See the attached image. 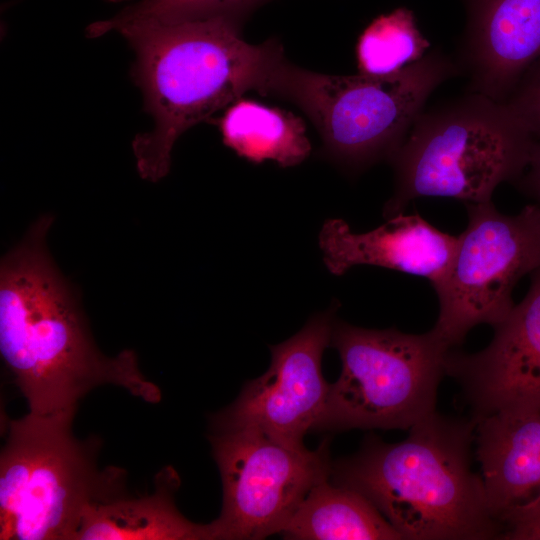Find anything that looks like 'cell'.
Listing matches in <instances>:
<instances>
[{
  "label": "cell",
  "instance_id": "2e32d148",
  "mask_svg": "<svg viewBox=\"0 0 540 540\" xmlns=\"http://www.w3.org/2000/svg\"><path fill=\"white\" fill-rule=\"evenodd\" d=\"M281 534L294 540H403L367 498L330 479L311 489Z\"/></svg>",
  "mask_w": 540,
  "mask_h": 540
},
{
  "label": "cell",
  "instance_id": "603a6c76",
  "mask_svg": "<svg viewBox=\"0 0 540 540\" xmlns=\"http://www.w3.org/2000/svg\"><path fill=\"white\" fill-rule=\"evenodd\" d=\"M110 2H122V1H130V0H109Z\"/></svg>",
  "mask_w": 540,
  "mask_h": 540
},
{
  "label": "cell",
  "instance_id": "277c9868",
  "mask_svg": "<svg viewBox=\"0 0 540 540\" xmlns=\"http://www.w3.org/2000/svg\"><path fill=\"white\" fill-rule=\"evenodd\" d=\"M535 143L506 103L481 94L466 92L424 108L390 160L394 192L384 217L403 213L420 197L490 201L499 184L522 175Z\"/></svg>",
  "mask_w": 540,
  "mask_h": 540
},
{
  "label": "cell",
  "instance_id": "4fadbf2b",
  "mask_svg": "<svg viewBox=\"0 0 540 540\" xmlns=\"http://www.w3.org/2000/svg\"><path fill=\"white\" fill-rule=\"evenodd\" d=\"M318 240L324 264L334 275L372 265L426 278L433 287L448 270L457 244V236L418 214L403 213L365 233L353 232L343 219H329Z\"/></svg>",
  "mask_w": 540,
  "mask_h": 540
},
{
  "label": "cell",
  "instance_id": "30bf717a",
  "mask_svg": "<svg viewBox=\"0 0 540 540\" xmlns=\"http://www.w3.org/2000/svg\"><path fill=\"white\" fill-rule=\"evenodd\" d=\"M336 307L315 314L286 341L271 345L267 371L248 381L237 399L212 417L213 432L254 429L291 447L303 438L324 411L330 384L321 361L330 345Z\"/></svg>",
  "mask_w": 540,
  "mask_h": 540
},
{
  "label": "cell",
  "instance_id": "5bb4252c",
  "mask_svg": "<svg viewBox=\"0 0 540 540\" xmlns=\"http://www.w3.org/2000/svg\"><path fill=\"white\" fill-rule=\"evenodd\" d=\"M475 422V455L487 503L501 524L540 487V411L497 412Z\"/></svg>",
  "mask_w": 540,
  "mask_h": 540
},
{
  "label": "cell",
  "instance_id": "5b68a950",
  "mask_svg": "<svg viewBox=\"0 0 540 540\" xmlns=\"http://www.w3.org/2000/svg\"><path fill=\"white\" fill-rule=\"evenodd\" d=\"M457 75L454 58L439 50L387 76L323 74L296 66L282 55L264 94L298 105L318 130L327 156L358 172L390 161L432 92Z\"/></svg>",
  "mask_w": 540,
  "mask_h": 540
},
{
  "label": "cell",
  "instance_id": "8fae6325",
  "mask_svg": "<svg viewBox=\"0 0 540 540\" xmlns=\"http://www.w3.org/2000/svg\"><path fill=\"white\" fill-rule=\"evenodd\" d=\"M490 343L475 353L450 349L445 376L461 388L470 417L540 411V267L524 299L495 325Z\"/></svg>",
  "mask_w": 540,
  "mask_h": 540
},
{
  "label": "cell",
  "instance_id": "9a60e30c",
  "mask_svg": "<svg viewBox=\"0 0 540 540\" xmlns=\"http://www.w3.org/2000/svg\"><path fill=\"white\" fill-rule=\"evenodd\" d=\"M179 486L177 472L167 466L157 474L152 494H124L89 506L76 540H215L211 523H194L177 509Z\"/></svg>",
  "mask_w": 540,
  "mask_h": 540
},
{
  "label": "cell",
  "instance_id": "ac0fdd59",
  "mask_svg": "<svg viewBox=\"0 0 540 540\" xmlns=\"http://www.w3.org/2000/svg\"><path fill=\"white\" fill-rule=\"evenodd\" d=\"M430 42L407 8L381 15L360 35L356 46L358 73L387 76L422 59Z\"/></svg>",
  "mask_w": 540,
  "mask_h": 540
},
{
  "label": "cell",
  "instance_id": "6da1fadb",
  "mask_svg": "<svg viewBox=\"0 0 540 540\" xmlns=\"http://www.w3.org/2000/svg\"><path fill=\"white\" fill-rule=\"evenodd\" d=\"M53 218L41 216L0 267V352L36 415H75L79 400L115 385L147 402L161 393L137 357H114L95 346L85 320L46 248Z\"/></svg>",
  "mask_w": 540,
  "mask_h": 540
},
{
  "label": "cell",
  "instance_id": "7402d4cb",
  "mask_svg": "<svg viewBox=\"0 0 540 540\" xmlns=\"http://www.w3.org/2000/svg\"><path fill=\"white\" fill-rule=\"evenodd\" d=\"M516 182L540 206V141L536 140L528 166Z\"/></svg>",
  "mask_w": 540,
  "mask_h": 540
},
{
  "label": "cell",
  "instance_id": "e0dca14e",
  "mask_svg": "<svg viewBox=\"0 0 540 540\" xmlns=\"http://www.w3.org/2000/svg\"><path fill=\"white\" fill-rule=\"evenodd\" d=\"M224 144L254 163L281 167L303 162L311 151L304 122L290 112L239 99L218 120Z\"/></svg>",
  "mask_w": 540,
  "mask_h": 540
},
{
  "label": "cell",
  "instance_id": "7a4b0ae2",
  "mask_svg": "<svg viewBox=\"0 0 540 540\" xmlns=\"http://www.w3.org/2000/svg\"><path fill=\"white\" fill-rule=\"evenodd\" d=\"M114 31L135 52L132 75L153 118L152 129L132 141L138 173L151 182L168 174L173 146L186 130L249 90L264 94L284 54L276 41L248 43L239 23L223 17L174 24L137 21Z\"/></svg>",
  "mask_w": 540,
  "mask_h": 540
},
{
  "label": "cell",
  "instance_id": "9c48e42d",
  "mask_svg": "<svg viewBox=\"0 0 540 540\" xmlns=\"http://www.w3.org/2000/svg\"><path fill=\"white\" fill-rule=\"evenodd\" d=\"M222 481L215 540H256L281 533L319 483L330 479L328 442L315 450L291 447L254 429L213 432Z\"/></svg>",
  "mask_w": 540,
  "mask_h": 540
},
{
  "label": "cell",
  "instance_id": "44dd1931",
  "mask_svg": "<svg viewBox=\"0 0 540 540\" xmlns=\"http://www.w3.org/2000/svg\"><path fill=\"white\" fill-rule=\"evenodd\" d=\"M504 540H540V492L512 508L501 520Z\"/></svg>",
  "mask_w": 540,
  "mask_h": 540
},
{
  "label": "cell",
  "instance_id": "52a82bcc",
  "mask_svg": "<svg viewBox=\"0 0 540 540\" xmlns=\"http://www.w3.org/2000/svg\"><path fill=\"white\" fill-rule=\"evenodd\" d=\"M329 346L341 373L315 430H409L436 411L450 348L432 330L409 334L335 320Z\"/></svg>",
  "mask_w": 540,
  "mask_h": 540
},
{
  "label": "cell",
  "instance_id": "3957f363",
  "mask_svg": "<svg viewBox=\"0 0 540 540\" xmlns=\"http://www.w3.org/2000/svg\"><path fill=\"white\" fill-rule=\"evenodd\" d=\"M476 422L437 410L398 443L376 436L332 463L330 478L367 498L403 540L501 539L481 475L472 470Z\"/></svg>",
  "mask_w": 540,
  "mask_h": 540
},
{
  "label": "cell",
  "instance_id": "ffe728a7",
  "mask_svg": "<svg viewBox=\"0 0 540 540\" xmlns=\"http://www.w3.org/2000/svg\"><path fill=\"white\" fill-rule=\"evenodd\" d=\"M506 104L540 141V59L525 72Z\"/></svg>",
  "mask_w": 540,
  "mask_h": 540
},
{
  "label": "cell",
  "instance_id": "d6986e66",
  "mask_svg": "<svg viewBox=\"0 0 540 540\" xmlns=\"http://www.w3.org/2000/svg\"><path fill=\"white\" fill-rule=\"evenodd\" d=\"M262 0H140L118 12L121 23L146 21L174 24L223 17L239 23L240 17Z\"/></svg>",
  "mask_w": 540,
  "mask_h": 540
},
{
  "label": "cell",
  "instance_id": "7c38bea8",
  "mask_svg": "<svg viewBox=\"0 0 540 540\" xmlns=\"http://www.w3.org/2000/svg\"><path fill=\"white\" fill-rule=\"evenodd\" d=\"M466 23L454 58L468 92L506 103L540 59V0H465Z\"/></svg>",
  "mask_w": 540,
  "mask_h": 540
},
{
  "label": "cell",
  "instance_id": "8992f818",
  "mask_svg": "<svg viewBox=\"0 0 540 540\" xmlns=\"http://www.w3.org/2000/svg\"><path fill=\"white\" fill-rule=\"evenodd\" d=\"M73 418L29 412L9 422L0 456L1 540H76L89 506L125 494V472L98 468L99 441L77 439Z\"/></svg>",
  "mask_w": 540,
  "mask_h": 540
},
{
  "label": "cell",
  "instance_id": "ba28073f",
  "mask_svg": "<svg viewBox=\"0 0 540 540\" xmlns=\"http://www.w3.org/2000/svg\"><path fill=\"white\" fill-rule=\"evenodd\" d=\"M466 229L444 277L433 288L439 314L433 333L450 349L479 324L503 321L514 302L516 283L540 267V206L516 215L499 212L490 201L465 204Z\"/></svg>",
  "mask_w": 540,
  "mask_h": 540
},
{
  "label": "cell",
  "instance_id": "cb8c5ba5",
  "mask_svg": "<svg viewBox=\"0 0 540 540\" xmlns=\"http://www.w3.org/2000/svg\"><path fill=\"white\" fill-rule=\"evenodd\" d=\"M538 491H540V487H539ZM538 491H537V492H538ZM535 494H536V493H535Z\"/></svg>",
  "mask_w": 540,
  "mask_h": 540
}]
</instances>
